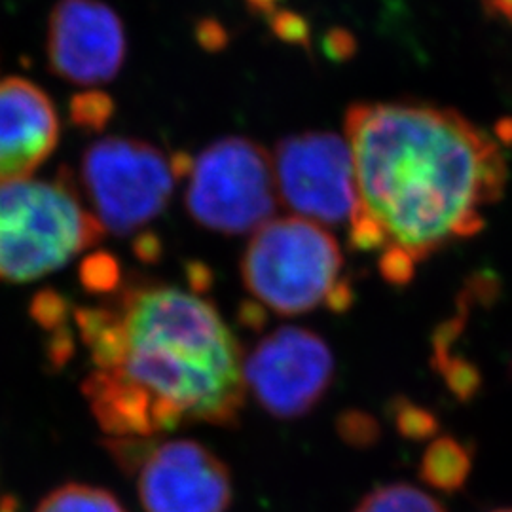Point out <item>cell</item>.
Here are the masks:
<instances>
[{"label": "cell", "instance_id": "6da1fadb", "mask_svg": "<svg viewBox=\"0 0 512 512\" xmlns=\"http://www.w3.org/2000/svg\"><path fill=\"white\" fill-rule=\"evenodd\" d=\"M346 141L357 192L349 243L380 253L391 285H406L420 262L480 234L507 188L499 141L456 110L355 103Z\"/></svg>", "mask_w": 512, "mask_h": 512}, {"label": "cell", "instance_id": "7a4b0ae2", "mask_svg": "<svg viewBox=\"0 0 512 512\" xmlns=\"http://www.w3.org/2000/svg\"><path fill=\"white\" fill-rule=\"evenodd\" d=\"M74 321L93 370L82 384L110 439H152L188 423L236 425L245 355L215 304L196 291L135 283Z\"/></svg>", "mask_w": 512, "mask_h": 512}, {"label": "cell", "instance_id": "3957f363", "mask_svg": "<svg viewBox=\"0 0 512 512\" xmlns=\"http://www.w3.org/2000/svg\"><path fill=\"white\" fill-rule=\"evenodd\" d=\"M241 279L255 310L285 317L319 308L346 311L355 298L340 243L302 217L268 220L253 232L241 256Z\"/></svg>", "mask_w": 512, "mask_h": 512}, {"label": "cell", "instance_id": "277c9868", "mask_svg": "<svg viewBox=\"0 0 512 512\" xmlns=\"http://www.w3.org/2000/svg\"><path fill=\"white\" fill-rule=\"evenodd\" d=\"M103 234L67 177L0 183V281L25 283L52 274Z\"/></svg>", "mask_w": 512, "mask_h": 512}, {"label": "cell", "instance_id": "5b68a950", "mask_svg": "<svg viewBox=\"0 0 512 512\" xmlns=\"http://www.w3.org/2000/svg\"><path fill=\"white\" fill-rule=\"evenodd\" d=\"M190 158L131 137H105L80 162V184L105 232L129 236L160 217Z\"/></svg>", "mask_w": 512, "mask_h": 512}, {"label": "cell", "instance_id": "8992f818", "mask_svg": "<svg viewBox=\"0 0 512 512\" xmlns=\"http://www.w3.org/2000/svg\"><path fill=\"white\" fill-rule=\"evenodd\" d=\"M186 179V209L211 232H256L277 211L272 156L247 137H224L203 148L190 158Z\"/></svg>", "mask_w": 512, "mask_h": 512}, {"label": "cell", "instance_id": "52a82bcc", "mask_svg": "<svg viewBox=\"0 0 512 512\" xmlns=\"http://www.w3.org/2000/svg\"><path fill=\"white\" fill-rule=\"evenodd\" d=\"M279 202L321 226L348 224L355 205V169L348 141L330 131L281 139L272 156Z\"/></svg>", "mask_w": 512, "mask_h": 512}, {"label": "cell", "instance_id": "ba28073f", "mask_svg": "<svg viewBox=\"0 0 512 512\" xmlns=\"http://www.w3.org/2000/svg\"><path fill=\"white\" fill-rule=\"evenodd\" d=\"M247 393L277 420L310 414L334 380V355L313 330L281 327L245 357Z\"/></svg>", "mask_w": 512, "mask_h": 512}, {"label": "cell", "instance_id": "9c48e42d", "mask_svg": "<svg viewBox=\"0 0 512 512\" xmlns=\"http://www.w3.org/2000/svg\"><path fill=\"white\" fill-rule=\"evenodd\" d=\"M135 476L145 512H226L232 505L228 465L198 440H148Z\"/></svg>", "mask_w": 512, "mask_h": 512}, {"label": "cell", "instance_id": "30bf717a", "mask_svg": "<svg viewBox=\"0 0 512 512\" xmlns=\"http://www.w3.org/2000/svg\"><path fill=\"white\" fill-rule=\"evenodd\" d=\"M46 52L61 80L76 86L109 84L128 52L124 23L101 0H59L48 21Z\"/></svg>", "mask_w": 512, "mask_h": 512}, {"label": "cell", "instance_id": "8fae6325", "mask_svg": "<svg viewBox=\"0 0 512 512\" xmlns=\"http://www.w3.org/2000/svg\"><path fill=\"white\" fill-rule=\"evenodd\" d=\"M59 141V118L48 93L10 76L0 80V183L29 179Z\"/></svg>", "mask_w": 512, "mask_h": 512}, {"label": "cell", "instance_id": "7c38bea8", "mask_svg": "<svg viewBox=\"0 0 512 512\" xmlns=\"http://www.w3.org/2000/svg\"><path fill=\"white\" fill-rule=\"evenodd\" d=\"M473 469V452L454 437H439L423 452L420 463L421 480L442 494H456Z\"/></svg>", "mask_w": 512, "mask_h": 512}, {"label": "cell", "instance_id": "4fadbf2b", "mask_svg": "<svg viewBox=\"0 0 512 512\" xmlns=\"http://www.w3.org/2000/svg\"><path fill=\"white\" fill-rule=\"evenodd\" d=\"M35 512H128L109 490L90 484H63L38 503Z\"/></svg>", "mask_w": 512, "mask_h": 512}, {"label": "cell", "instance_id": "5bb4252c", "mask_svg": "<svg viewBox=\"0 0 512 512\" xmlns=\"http://www.w3.org/2000/svg\"><path fill=\"white\" fill-rule=\"evenodd\" d=\"M353 512H446V509L420 488L397 482L372 490Z\"/></svg>", "mask_w": 512, "mask_h": 512}, {"label": "cell", "instance_id": "9a60e30c", "mask_svg": "<svg viewBox=\"0 0 512 512\" xmlns=\"http://www.w3.org/2000/svg\"><path fill=\"white\" fill-rule=\"evenodd\" d=\"M391 412H393V421L397 425V431L406 439H431L439 431L437 418L418 404L410 403V401H395L391 404Z\"/></svg>", "mask_w": 512, "mask_h": 512}, {"label": "cell", "instance_id": "2e32d148", "mask_svg": "<svg viewBox=\"0 0 512 512\" xmlns=\"http://www.w3.org/2000/svg\"><path fill=\"white\" fill-rule=\"evenodd\" d=\"M114 105L109 95L101 92L82 93L71 105L73 122L82 129H101L110 118Z\"/></svg>", "mask_w": 512, "mask_h": 512}, {"label": "cell", "instance_id": "e0dca14e", "mask_svg": "<svg viewBox=\"0 0 512 512\" xmlns=\"http://www.w3.org/2000/svg\"><path fill=\"white\" fill-rule=\"evenodd\" d=\"M340 433L351 446L365 448L376 442L380 435V427L370 416L361 412H351L340 421Z\"/></svg>", "mask_w": 512, "mask_h": 512}, {"label": "cell", "instance_id": "ac0fdd59", "mask_svg": "<svg viewBox=\"0 0 512 512\" xmlns=\"http://www.w3.org/2000/svg\"><path fill=\"white\" fill-rule=\"evenodd\" d=\"M275 33L285 40H291L296 44L308 42V25L296 14H277L274 18Z\"/></svg>", "mask_w": 512, "mask_h": 512}, {"label": "cell", "instance_id": "d6986e66", "mask_svg": "<svg viewBox=\"0 0 512 512\" xmlns=\"http://www.w3.org/2000/svg\"><path fill=\"white\" fill-rule=\"evenodd\" d=\"M330 55H336V57H340V59H346V55L351 54L353 52V48H355V44H353V38L346 35L344 31H336L332 38H330Z\"/></svg>", "mask_w": 512, "mask_h": 512}, {"label": "cell", "instance_id": "ffe728a7", "mask_svg": "<svg viewBox=\"0 0 512 512\" xmlns=\"http://www.w3.org/2000/svg\"><path fill=\"white\" fill-rule=\"evenodd\" d=\"M488 6L494 10L495 14L512 21V0H488Z\"/></svg>", "mask_w": 512, "mask_h": 512}, {"label": "cell", "instance_id": "44dd1931", "mask_svg": "<svg viewBox=\"0 0 512 512\" xmlns=\"http://www.w3.org/2000/svg\"><path fill=\"white\" fill-rule=\"evenodd\" d=\"M247 2L251 4V8H255L258 12H270V10H274L275 4L279 0H247Z\"/></svg>", "mask_w": 512, "mask_h": 512}, {"label": "cell", "instance_id": "7402d4cb", "mask_svg": "<svg viewBox=\"0 0 512 512\" xmlns=\"http://www.w3.org/2000/svg\"><path fill=\"white\" fill-rule=\"evenodd\" d=\"M494 512H512V509H503V511H494Z\"/></svg>", "mask_w": 512, "mask_h": 512}]
</instances>
